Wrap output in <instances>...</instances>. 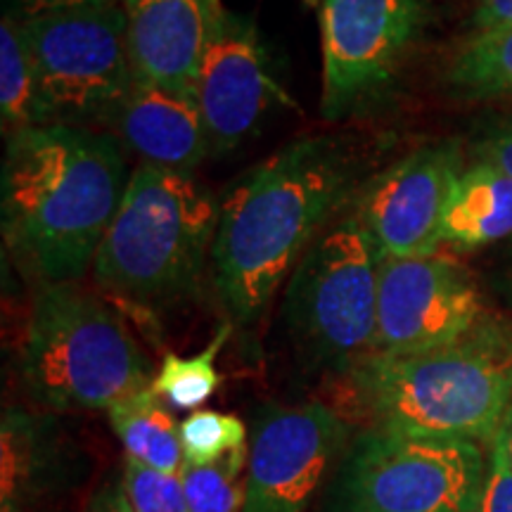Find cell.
Segmentation results:
<instances>
[{
  "instance_id": "cell-1",
  "label": "cell",
  "mask_w": 512,
  "mask_h": 512,
  "mask_svg": "<svg viewBox=\"0 0 512 512\" xmlns=\"http://www.w3.org/2000/svg\"><path fill=\"white\" fill-rule=\"evenodd\" d=\"M128 178L126 147L112 131L46 124L12 133L0 178L5 245L43 285L76 283Z\"/></svg>"
},
{
  "instance_id": "cell-2",
  "label": "cell",
  "mask_w": 512,
  "mask_h": 512,
  "mask_svg": "<svg viewBox=\"0 0 512 512\" xmlns=\"http://www.w3.org/2000/svg\"><path fill=\"white\" fill-rule=\"evenodd\" d=\"M356 164L339 140L290 143L242 178L221 202L211 247V283L230 323L256 325L351 197Z\"/></svg>"
},
{
  "instance_id": "cell-3",
  "label": "cell",
  "mask_w": 512,
  "mask_h": 512,
  "mask_svg": "<svg viewBox=\"0 0 512 512\" xmlns=\"http://www.w3.org/2000/svg\"><path fill=\"white\" fill-rule=\"evenodd\" d=\"M363 427L489 448L512 401V325L486 316L467 335L408 354H370L339 380Z\"/></svg>"
},
{
  "instance_id": "cell-4",
  "label": "cell",
  "mask_w": 512,
  "mask_h": 512,
  "mask_svg": "<svg viewBox=\"0 0 512 512\" xmlns=\"http://www.w3.org/2000/svg\"><path fill=\"white\" fill-rule=\"evenodd\" d=\"M219 214L195 174L138 166L93 259L95 283L140 309L188 297L211 264Z\"/></svg>"
},
{
  "instance_id": "cell-5",
  "label": "cell",
  "mask_w": 512,
  "mask_h": 512,
  "mask_svg": "<svg viewBox=\"0 0 512 512\" xmlns=\"http://www.w3.org/2000/svg\"><path fill=\"white\" fill-rule=\"evenodd\" d=\"M29 394L53 411H110L152 387V363L117 311L76 283L43 285L22 349Z\"/></svg>"
},
{
  "instance_id": "cell-6",
  "label": "cell",
  "mask_w": 512,
  "mask_h": 512,
  "mask_svg": "<svg viewBox=\"0 0 512 512\" xmlns=\"http://www.w3.org/2000/svg\"><path fill=\"white\" fill-rule=\"evenodd\" d=\"M380 256L356 214L318 235L287 283L283 316L306 366L337 380L375 351Z\"/></svg>"
},
{
  "instance_id": "cell-7",
  "label": "cell",
  "mask_w": 512,
  "mask_h": 512,
  "mask_svg": "<svg viewBox=\"0 0 512 512\" xmlns=\"http://www.w3.org/2000/svg\"><path fill=\"white\" fill-rule=\"evenodd\" d=\"M484 446L363 427L325 484V512H477Z\"/></svg>"
},
{
  "instance_id": "cell-8",
  "label": "cell",
  "mask_w": 512,
  "mask_h": 512,
  "mask_svg": "<svg viewBox=\"0 0 512 512\" xmlns=\"http://www.w3.org/2000/svg\"><path fill=\"white\" fill-rule=\"evenodd\" d=\"M19 24L50 124H110L136 81L126 12L112 3L38 12Z\"/></svg>"
},
{
  "instance_id": "cell-9",
  "label": "cell",
  "mask_w": 512,
  "mask_h": 512,
  "mask_svg": "<svg viewBox=\"0 0 512 512\" xmlns=\"http://www.w3.org/2000/svg\"><path fill=\"white\" fill-rule=\"evenodd\" d=\"M323 114L342 119L387 93L427 24L425 0H323Z\"/></svg>"
},
{
  "instance_id": "cell-10",
  "label": "cell",
  "mask_w": 512,
  "mask_h": 512,
  "mask_svg": "<svg viewBox=\"0 0 512 512\" xmlns=\"http://www.w3.org/2000/svg\"><path fill=\"white\" fill-rule=\"evenodd\" d=\"M349 441V420L323 401L261 411L249 441L242 512H306Z\"/></svg>"
},
{
  "instance_id": "cell-11",
  "label": "cell",
  "mask_w": 512,
  "mask_h": 512,
  "mask_svg": "<svg viewBox=\"0 0 512 512\" xmlns=\"http://www.w3.org/2000/svg\"><path fill=\"white\" fill-rule=\"evenodd\" d=\"M486 313L475 280L437 254L380 261L373 354L441 347L477 328Z\"/></svg>"
},
{
  "instance_id": "cell-12",
  "label": "cell",
  "mask_w": 512,
  "mask_h": 512,
  "mask_svg": "<svg viewBox=\"0 0 512 512\" xmlns=\"http://www.w3.org/2000/svg\"><path fill=\"white\" fill-rule=\"evenodd\" d=\"M463 164L453 145H427L382 171L358 197V221L384 259L434 254Z\"/></svg>"
},
{
  "instance_id": "cell-13",
  "label": "cell",
  "mask_w": 512,
  "mask_h": 512,
  "mask_svg": "<svg viewBox=\"0 0 512 512\" xmlns=\"http://www.w3.org/2000/svg\"><path fill=\"white\" fill-rule=\"evenodd\" d=\"M275 95L278 86L259 31L249 19L226 12L192 86L211 155L235 150L254 131Z\"/></svg>"
},
{
  "instance_id": "cell-14",
  "label": "cell",
  "mask_w": 512,
  "mask_h": 512,
  "mask_svg": "<svg viewBox=\"0 0 512 512\" xmlns=\"http://www.w3.org/2000/svg\"><path fill=\"white\" fill-rule=\"evenodd\" d=\"M133 74L190 93L226 10L221 0H124Z\"/></svg>"
},
{
  "instance_id": "cell-15",
  "label": "cell",
  "mask_w": 512,
  "mask_h": 512,
  "mask_svg": "<svg viewBox=\"0 0 512 512\" xmlns=\"http://www.w3.org/2000/svg\"><path fill=\"white\" fill-rule=\"evenodd\" d=\"M110 126L143 166L195 174L197 164L211 155L207 128L190 93L136 79Z\"/></svg>"
},
{
  "instance_id": "cell-16",
  "label": "cell",
  "mask_w": 512,
  "mask_h": 512,
  "mask_svg": "<svg viewBox=\"0 0 512 512\" xmlns=\"http://www.w3.org/2000/svg\"><path fill=\"white\" fill-rule=\"evenodd\" d=\"M512 235V176L491 162L460 171L448 200L441 242L460 249L494 245Z\"/></svg>"
},
{
  "instance_id": "cell-17",
  "label": "cell",
  "mask_w": 512,
  "mask_h": 512,
  "mask_svg": "<svg viewBox=\"0 0 512 512\" xmlns=\"http://www.w3.org/2000/svg\"><path fill=\"white\" fill-rule=\"evenodd\" d=\"M110 425L124 446L126 458L138 460L166 475H181L185 456L181 425L164 406V399L147 387L107 411Z\"/></svg>"
},
{
  "instance_id": "cell-18",
  "label": "cell",
  "mask_w": 512,
  "mask_h": 512,
  "mask_svg": "<svg viewBox=\"0 0 512 512\" xmlns=\"http://www.w3.org/2000/svg\"><path fill=\"white\" fill-rule=\"evenodd\" d=\"M48 475V439L29 413L5 411L0 425V512H24Z\"/></svg>"
},
{
  "instance_id": "cell-19",
  "label": "cell",
  "mask_w": 512,
  "mask_h": 512,
  "mask_svg": "<svg viewBox=\"0 0 512 512\" xmlns=\"http://www.w3.org/2000/svg\"><path fill=\"white\" fill-rule=\"evenodd\" d=\"M0 114L10 136L24 128L50 124L22 24L10 15L0 24Z\"/></svg>"
},
{
  "instance_id": "cell-20",
  "label": "cell",
  "mask_w": 512,
  "mask_h": 512,
  "mask_svg": "<svg viewBox=\"0 0 512 512\" xmlns=\"http://www.w3.org/2000/svg\"><path fill=\"white\" fill-rule=\"evenodd\" d=\"M448 81L465 98L489 100L512 95V24L475 31L448 67Z\"/></svg>"
},
{
  "instance_id": "cell-21",
  "label": "cell",
  "mask_w": 512,
  "mask_h": 512,
  "mask_svg": "<svg viewBox=\"0 0 512 512\" xmlns=\"http://www.w3.org/2000/svg\"><path fill=\"white\" fill-rule=\"evenodd\" d=\"M230 335H233V323L226 320L200 354H166L162 368L157 370L155 380H152L155 394L169 401L174 408H181V411H197L219 389L221 375L216 368V358L228 344Z\"/></svg>"
},
{
  "instance_id": "cell-22",
  "label": "cell",
  "mask_w": 512,
  "mask_h": 512,
  "mask_svg": "<svg viewBox=\"0 0 512 512\" xmlns=\"http://www.w3.org/2000/svg\"><path fill=\"white\" fill-rule=\"evenodd\" d=\"M249 448L214 465H183L181 479L190 512H242Z\"/></svg>"
},
{
  "instance_id": "cell-23",
  "label": "cell",
  "mask_w": 512,
  "mask_h": 512,
  "mask_svg": "<svg viewBox=\"0 0 512 512\" xmlns=\"http://www.w3.org/2000/svg\"><path fill=\"white\" fill-rule=\"evenodd\" d=\"M181 444L188 465H214L247 446V427L238 415L192 411L181 422Z\"/></svg>"
},
{
  "instance_id": "cell-24",
  "label": "cell",
  "mask_w": 512,
  "mask_h": 512,
  "mask_svg": "<svg viewBox=\"0 0 512 512\" xmlns=\"http://www.w3.org/2000/svg\"><path fill=\"white\" fill-rule=\"evenodd\" d=\"M119 482L133 512H190L181 475H166L126 458Z\"/></svg>"
},
{
  "instance_id": "cell-25",
  "label": "cell",
  "mask_w": 512,
  "mask_h": 512,
  "mask_svg": "<svg viewBox=\"0 0 512 512\" xmlns=\"http://www.w3.org/2000/svg\"><path fill=\"white\" fill-rule=\"evenodd\" d=\"M486 456L489 463L477 512H512V460L498 434L486 448Z\"/></svg>"
},
{
  "instance_id": "cell-26",
  "label": "cell",
  "mask_w": 512,
  "mask_h": 512,
  "mask_svg": "<svg viewBox=\"0 0 512 512\" xmlns=\"http://www.w3.org/2000/svg\"><path fill=\"white\" fill-rule=\"evenodd\" d=\"M472 24L477 31L510 27L512 0H472Z\"/></svg>"
},
{
  "instance_id": "cell-27",
  "label": "cell",
  "mask_w": 512,
  "mask_h": 512,
  "mask_svg": "<svg viewBox=\"0 0 512 512\" xmlns=\"http://www.w3.org/2000/svg\"><path fill=\"white\" fill-rule=\"evenodd\" d=\"M484 159L491 162L505 174L512 176V119L505 121L501 128H496L482 145Z\"/></svg>"
},
{
  "instance_id": "cell-28",
  "label": "cell",
  "mask_w": 512,
  "mask_h": 512,
  "mask_svg": "<svg viewBox=\"0 0 512 512\" xmlns=\"http://www.w3.org/2000/svg\"><path fill=\"white\" fill-rule=\"evenodd\" d=\"M86 512H133L121 482H107L91 496Z\"/></svg>"
},
{
  "instance_id": "cell-29",
  "label": "cell",
  "mask_w": 512,
  "mask_h": 512,
  "mask_svg": "<svg viewBox=\"0 0 512 512\" xmlns=\"http://www.w3.org/2000/svg\"><path fill=\"white\" fill-rule=\"evenodd\" d=\"M114 0H24L29 15L53 10H74V8H95V5H112Z\"/></svg>"
},
{
  "instance_id": "cell-30",
  "label": "cell",
  "mask_w": 512,
  "mask_h": 512,
  "mask_svg": "<svg viewBox=\"0 0 512 512\" xmlns=\"http://www.w3.org/2000/svg\"><path fill=\"white\" fill-rule=\"evenodd\" d=\"M496 434L501 437V441L505 444V451H508V456L512 460V401H510L508 411H505V415H503L501 430H498Z\"/></svg>"
},
{
  "instance_id": "cell-31",
  "label": "cell",
  "mask_w": 512,
  "mask_h": 512,
  "mask_svg": "<svg viewBox=\"0 0 512 512\" xmlns=\"http://www.w3.org/2000/svg\"><path fill=\"white\" fill-rule=\"evenodd\" d=\"M304 3L306 5H320V3H323V0H304Z\"/></svg>"
}]
</instances>
